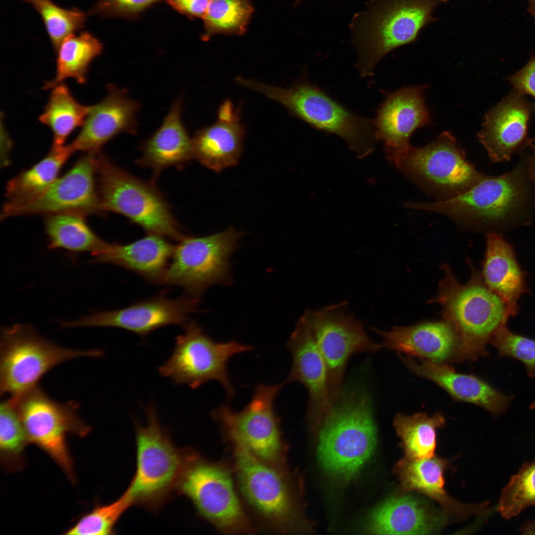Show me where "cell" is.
<instances>
[{"mask_svg":"<svg viewBox=\"0 0 535 535\" xmlns=\"http://www.w3.org/2000/svg\"><path fill=\"white\" fill-rule=\"evenodd\" d=\"M159 0H102L101 8L119 15L135 14Z\"/></svg>","mask_w":535,"mask_h":535,"instance_id":"obj_43","label":"cell"},{"mask_svg":"<svg viewBox=\"0 0 535 535\" xmlns=\"http://www.w3.org/2000/svg\"><path fill=\"white\" fill-rule=\"evenodd\" d=\"M402 172L439 200L458 196L476 185L485 174L478 171L449 132L422 147L411 146L394 163Z\"/></svg>","mask_w":535,"mask_h":535,"instance_id":"obj_14","label":"cell"},{"mask_svg":"<svg viewBox=\"0 0 535 535\" xmlns=\"http://www.w3.org/2000/svg\"><path fill=\"white\" fill-rule=\"evenodd\" d=\"M448 0H372L351 24L360 75H373L378 61L394 49L415 41L432 12Z\"/></svg>","mask_w":535,"mask_h":535,"instance_id":"obj_4","label":"cell"},{"mask_svg":"<svg viewBox=\"0 0 535 535\" xmlns=\"http://www.w3.org/2000/svg\"><path fill=\"white\" fill-rule=\"evenodd\" d=\"M97 154L86 153L42 195L25 205L1 214V218L66 212L87 215L102 212L97 186Z\"/></svg>","mask_w":535,"mask_h":535,"instance_id":"obj_17","label":"cell"},{"mask_svg":"<svg viewBox=\"0 0 535 535\" xmlns=\"http://www.w3.org/2000/svg\"><path fill=\"white\" fill-rule=\"evenodd\" d=\"M302 0H296V4H298V3H300V2H301V1H302Z\"/></svg>","mask_w":535,"mask_h":535,"instance_id":"obj_49","label":"cell"},{"mask_svg":"<svg viewBox=\"0 0 535 535\" xmlns=\"http://www.w3.org/2000/svg\"><path fill=\"white\" fill-rule=\"evenodd\" d=\"M132 503L124 492L114 502L97 505L64 533L68 535H107L114 534V527L122 514Z\"/></svg>","mask_w":535,"mask_h":535,"instance_id":"obj_39","label":"cell"},{"mask_svg":"<svg viewBox=\"0 0 535 535\" xmlns=\"http://www.w3.org/2000/svg\"><path fill=\"white\" fill-rule=\"evenodd\" d=\"M528 11L530 14L535 17V0H528Z\"/></svg>","mask_w":535,"mask_h":535,"instance_id":"obj_46","label":"cell"},{"mask_svg":"<svg viewBox=\"0 0 535 535\" xmlns=\"http://www.w3.org/2000/svg\"><path fill=\"white\" fill-rule=\"evenodd\" d=\"M530 408H531V409H532V410H535V402H534V403H532V404H531V405H530Z\"/></svg>","mask_w":535,"mask_h":535,"instance_id":"obj_48","label":"cell"},{"mask_svg":"<svg viewBox=\"0 0 535 535\" xmlns=\"http://www.w3.org/2000/svg\"><path fill=\"white\" fill-rule=\"evenodd\" d=\"M533 153L525 159L527 172L530 179L535 183V146L532 147Z\"/></svg>","mask_w":535,"mask_h":535,"instance_id":"obj_45","label":"cell"},{"mask_svg":"<svg viewBox=\"0 0 535 535\" xmlns=\"http://www.w3.org/2000/svg\"><path fill=\"white\" fill-rule=\"evenodd\" d=\"M184 332L176 338L170 357L159 368L163 376L175 384L196 388L211 381H218L232 399L235 391L227 371L233 356L252 349L236 341L216 342L208 336L196 323L183 326Z\"/></svg>","mask_w":535,"mask_h":535,"instance_id":"obj_13","label":"cell"},{"mask_svg":"<svg viewBox=\"0 0 535 535\" xmlns=\"http://www.w3.org/2000/svg\"><path fill=\"white\" fill-rule=\"evenodd\" d=\"M445 422L439 413L429 416L425 413L412 415L397 414L393 420L396 433L402 440L406 456L415 459L434 456L436 429Z\"/></svg>","mask_w":535,"mask_h":535,"instance_id":"obj_35","label":"cell"},{"mask_svg":"<svg viewBox=\"0 0 535 535\" xmlns=\"http://www.w3.org/2000/svg\"><path fill=\"white\" fill-rule=\"evenodd\" d=\"M242 235L229 228L204 237L185 236L175 246L160 284L181 287L198 301L211 285L229 283V258Z\"/></svg>","mask_w":535,"mask_h":535,"instance_id":"obj_10","label":"cell"},{"mask_svg":"<svg viewBox=\"0 0 535 535\" xmlns=\"http://www.w3.org/2000/svg\"><path fill=\"white\" fill-rule=\"evenodd\" d=\"M281 386L259 384L243 409L236 412L224 404L214 409L211 416L221 428L236 432L257 457L284 473L279 419L274 408Z\"/></svg>","mask_w":535,"mask_h":535,"instance_id":"obj_16","label":"cell"},{"mask_svg":"<svg viewBox=\"0 0 535 535\" xmlns=\"http://www.w3.org/2000/svg\"><path fill=\"white\" fill-rule=\"evenodd\" d=\"M316 431L322 467L341 479L352 478L370 458L376 445L370 397L364 392L343 391Z\"/></svg>","mask_w":535,"mask_h":535,"instance_id":"obj_3","label":"cell"},{"mask_svg":"<svg viewBox=\"0 0 535 535\" xmlns=\"http://www.w3.org/2000/svg\"><path fill=\"white\" fill-rule=\"evenodd\" d=\"M236 83L280 104L314 127L338 136L358 157L374 149V120L349 110L313 84L304 82L285 88L239 76Z\"/></svg>","mask_w":535,"mask_h":535,"instance_id":"obj_6","label":"cell"},{"mask_svg":"<svg viewBox=\"0 0 535 535\" xmlns=\"http://www.w3.org/2000/svg\"><path fill=\"white\" fill-rule=\"evenodd\" d=\"M470 263L471 275L464 284L458 282L448 265H443L444 276L430 301L440 306L443 321L458 337L459 361L487 355V344L510 316L502 300L486 286Z\"/></svg>","mask_w":535,"mask_h":535,"instance_id":"obj_2","label":"cell"},{"mask_svg":"<svg viewBox=\"0 0 535 535\" xmlns=\"http://www.w3.org/2000/svg\"><path fill=\"white\" fill-rule=\"evenodd\" d=\"M89 106L80 104L64 83L53 88L40 121L49 127L53 134V146L61 147L70 134L82 126Z\"/></svg>","mask_w":535,"mask_h":535,"instance_id":"obj_34","label":"cell"},{"mask_svg":"<svg viewBox=\"0 0 535 535\" xmlns=\"http://www.w3.org/2000/svg\"><path fill=\"white\" fill-rule=\"evenodd\" d=\"M514 90L535 98V55L519 71L508 78Z\"/></svg>","mask_w":535,"mask_h":535,"instance_id":"obj_42","label":"cell"},{"mask_svg":"<svg viewBox=\"0 0 535 535\" xmlns=\"http://www.w3.org/2000/svg\"><path fill=\"white\" fill-rule=\"evenodd\" d=\"M522 531L526 532V533L527 532L535 531V521L526 524L525 527L523 528Z\"/></svg>","mask_w":535,"mask_h":535,"instance_id":"obj_47","label":"cell"},{"mask_svg":"<svg viewBox=\"0 0 535 535\" xmlns=\"http://www.w3.org/2000/svg\"><path fill=\"white\" fill-rule=\"evenodd\" d=\"M97 186L102 211L121 214L146 230L180 241L186 236L167 203L153 186L96 156Z\"/></svg>","mask_w":535,"mask_h":535,"instance_id":"obj_7","label":"cell"},{"mask_svg":"<svg viewBox=\"0 0 535 535\" xmlns=\"http://www.w3.org/2000/svg\"><path fill=\"white\" fill-rule=\"evenodd\" d=\"M490 343L500 356L513 358L525 366L529 376L535 377V340L515 334L504 325L494 334Z\"/></svg>","mask_w":535,"mask_h":535,"instance_id":"obj_41","label":"cell"},{"mask_svg":"<svg viewBox=\"0 0 535 535\" xmlns=\"http://www.w3.org/2000/svg\"><path fill=\"white\" fill-rule=\"evenodd\" d=\"M445 460L434 456L415 459L405 456L395 467V472L405 491L417 490L439 502L448 512L456 514L474 513L481 508L468 506L451 498L444 489Z\"/></svg>","mask_w":535,"mask_h":535,"instance_id":"obj_30","label":"cell"},{"mask_svg":"<svg viewBox=\"0 0 535 535\" xmlns=\"http://www.w3.org/2000/svg\"><path fill=\"white\" fill-rule=\"evenodd\" d=\"M525 159L511 171L486 175L467 191L428 203H408L409 209L434 212L461 223L482 227L508 226L530 222L535 195Z\"/></svg>","mask_w":535,"mask_h":535,"instance_id":"obj_1","label":"cell"},{"mask_svg":"<svg viewBox=\"0 0 535 535\" xmlns=\"http://www.w3.org/2000/svg\"><path fill=\"white\" fill-rule=\"evenodd\" d=\"M146 414V424L136 425V470L125 493L132 504L156 510L177 492L198 453L172 443L152 405L147 407Z\"/></svg>","mask_w":535,"mask_h":535,"instance_id":"obj_5","label":"cell"},{"mask_svg":"<svg viewBox=\"0 0 535 535\" xmlns=\"http://www.w3.org/2000/svg\"><path fill=\"white\" fill-rule=\"evenodd\" d=\"M535 505V460L524 464L503 487L497 511L505 519Z\"/></svg>","mask_w":535,"mask_h":535,"instance_id":"obj_38","label":"cell"},{"mask_svg":"<svg viewBox=\"0 0 535 535\" xmlns=\"http://www.w3.org/2000/svg\"><path fill=\"white\" fill-rule=\"evenodd\" d=\"M87 215L75 212L46 215L45 231L51 249H63L72 253L89 252L95 256L108 243L100 238L88 224Z\"/></svg>","mask_w":535,"mask_h":535,"instance_id":"obj_32","label":"cell"},{"mask_svg":"<svg viewBox=\"0 0 535 535\" xmlns=\"http://www.w3.org/2000/svg\"><path fill=\"white\" fill-rule=\"evenodd\" d=\"M253 12L251 0H211L203 18L202 39L206 41L219 34L243 35Z\"/></svg>","mask_w":535,"mask_h":535,"instance_id":"obj_36","label":"cell"},{"mask_svg":"<svg viewBox=\"0 0 535 535\" xmlns=\"http://www.w3.org/2000/svg\"><path fill=\"white\" fill-rule=\"evenodd\" d=\"M107 94L98 103L89 106L82 128L69 144L74 152H100L102 147L119 133H135L136 115L139 104L127 92L112 84L107 87Z\"/></svg>","mask_w":535,"mask_h":535,"instance_id":"obj_22","label":"cell"},{"mask_svg":"<svg viewBox=\"0 0 535 535\" xmlns=\"http://www.w3.org/2000/svg\"><path fill=\"white\" fill-rule=\"evenodd\" d=\"M222 430L231 443L238 484L246 501L277 530H294L296 511L283 473L257 457L236 432Z\"/></svg>","mask_w":535,"mask_h":535,"instance_id":"obj_12","label":"cell"},{"mask_svg":"<svg viewBox=\"0 0 535 535\" xmlns=\"http://www.w3.org/2000/svg\"><path fill=\"white\" fill-rule=\"evenodd\" d=\"M346 306L343 302L317 310H308L299 319L324 361L331 405L343 392L344 374L350 357L358 353H375L382 348L367 335L363 325L347 313Z\"/></svg>","mask_w":535,"mask_h":535,"instance_id":"obj_11","label":"cell"},{"mask_svg":"<svg viewBox=\"0 0 535 535\" xmlns=\"http://www.w3.org/2000/svg\"><path fill=\"white\" fill-rule=\"evenodd\" d=\"M177 492L191 500L200 514L221 531L230 534L254 531L228 471L199 454L187 468Z\"/></svg>","mask_w":535,"mask_h":535,"instance_id":"obj_15","label":"cell"},{"mask_svg":"<svg viewBox=\"0 0 535 535\" xmlns=\"http://www.w3.org/2000/svg\"><path fill=\"white\" fill-rule=\"evenodd\" d=\"M102 50V43L89 33L67 37L56 51L55 77L45 83L44 89L52 88L67 78H72L80 84L86 83L90 65Z\"/></svg>","mask_w":535,"mask_h":535,"instance_id":"obj_33","label":"cell"},{"mask_svg":"<svg viewBox=\"0 0 535 535\" xmlns=\"http://www.w3.org/2000/svg\"><path fill=\"white\" fill-rule=\"evenodd\" d=\"M373 330L382 338V348L435 363L457 360L458 337L444 321L395 326L388 331L375 328Z\"/></svg>","mask_w":535,"mask_h":535,"instance_id":"obj_24","label":"cell"},{"mask_svg":"<svg viewBox=\"0 0 535 535\" xmlns=\"http://www.w3.org/2000/svg\"><path fill=\"white\" fill-rule=\"evenodd\" d=\"M482 276L486 286L504 302L511 315L525 290L523 273L511 246L499 234L486 235V249Z\"/></svg>","mask_w":535,"mask_h":535,"instance_id":"obj_28","label":"cell"},{"mask_svg":"<svg viewBox=\"0 0 535 535\" xmlns=\"http://www.w3.org/2000/svg\"><path fill=\"white\" fill-rule=\"evenodd\" d=\"M74 153L70 146H52L48 154L29 169L8 181L6 202L1 214L25 205L42 195L58 177L62 167Z\"/></svg>","mask_w":535,"mask_h":535,"instance_id":"obj_31","label":"cell"},{"mask_svg":"<svg viewBox=\"0 0 535 535\" xmlns=\"http://www.w3.org/2000/svg\"><path fill=\"white\" fill-rule=\"evenodd\" d=\"M164 237L149 233L130 244L109 243L103 252L94 256L92 263L118 266L139 274L150 282L160 284L176 246Z\"/></svg>","mask_w":535,"mask_h":535,"instance_id":"obj_26","label":"cell"},{"mask_svg":"<svg viewBox=\"0 0 535 535\" xmlns=\"http://www.w3.org/2000/svg\"><path fill=\"white\" fill-rule=\"evenodd\" d=\"M442 520L419 500L400 496L389 499L374 511L369 530L376 534H429L436 531Z\"/></svg>","mask_w":535,"mask_h":535,"instance_id":"obj_29","label":"cell"},{"mask_svg":"<svg viewBox=\"0 0 535 535\" xmlns=\"http://www.w3.org/2000/svg\"><path fill=\"white\" fill-rule=\"evenodd\" d=\"M22 424L29 443L46 452L75 482L73 460L67 434L84 437L91 427L77 415L75 404H61L48 397L38 386L9 399Z\"/></svg>","mask_w":535,"mask_h":535,"instance_id":"obj_9","label":"cell"},{"mask_svg":"<svg viewBox=\"0 0 535 535\" xmlns=\"http://www.w3.org/2000/svg\"><path fill=\"white\" fill-rule=\"evenodd\" d=\"M102 355L98 349L78 350L55 345L28 324L5 327L0 343V394L15 396L31 389L48 371L64 362Z\"/></svg>","mask_w":535,"mask_h":535,"instance_id":"obj_8","label":"cell"},{"mask_svg":"<svg viewBox=\"0 0 535 535\" xmlns=\"http://www.w3.org/2000/svg\"><path fill=\"white\" fill-rule=\"evenodd\" d=\"M424 90L417 86L391 93L373 120L376 138L383 143L387 158L394 164L411 147L413 133L430 122Z\"/></svg>","mask_w":535,"mask_h":535,"instance_id":"obj_19","label":"cell"},{"mask_svg":"<svg viewBox=\"0 0 535 535\" xmlns=\"http://www.w3.org/2000/svg\"><path fill=\"white\" fill-rule=\"evenodd\" d=\"M182 102L177 99L161 126L144 143L142 156L137 163L159 173L172 166H179L193 158L192 139L182 121Z\"/></svg>","mask_w":535,"mask_h":535,"instance_id":"obj_27","label":"cell"},{"mask_svg":"<svg viewBox=\"0 0 535 535\" xmlns=\"http://www.w3.org/2000/svg\"><path fill=\"white\" fill-rule=\"evenodd\" d=\"M535 109V105L514 90L486 113L478 136L492 162L509 160L514 154L534 145L528 123Z\"/></svg>","mask_w":535,"mask_h":535,"instance_id":"obj_20","label":"cell"},{"mask_svg":"<svg viewBox=\"0 0 535 535\" xmlns=\"http://www.w3.org/2000/svg\"><path fill=\"white\" fill-rule=\"evenodd\" d=\"M197 301L185 294L176 298L158 295L122 309L100 312L61 323L63 328L110 326L144 337L168 325L183 326L196 309Z\"/></svg>","mask_w":535,"mask_h":535,"instance_id":"obj_18","label":"cell"},{"mask_svg":"<svg viewBox=\"0 0 535 535\" xmlns=\"http://www.w3.org/2000/svg\"><path fill=\"white\" fill-rule=\"evenodd\" d=\"M211 0H166L178 12L190 17L203 18Z\"/></svg>","mask_w":535,"mask_h":535,"instance_id":"obj_44","label":"cell"},{"mask_svg":"<svg viewBox=\"0 0 535 535\" xmlns=\"http://www.w3.org/2000/svg\"><path fill=\"white\" fill-rule=\"evenodd\" d=\"M29 443L18 415L9 399L0 406V457L8 472L20 471L25 465L24 451Z\"/></svg>","mask_w":535,"mask_h":535,"instance_id":"obj_37","label":"cell"},{"mask_svg":"<svg viewBox=\"0 0 535 535\" xmlns=\"http://www.w3.org/2000/svg\"><path fill=\"white\" fill-rule=\"evenodd\" d=\"M400 357L408 369L438 385L455 400L480 406L494 416L503 414L512 400L481 378L457 372L446 363Z\"/></svg>","mask_w":535,"mask_h":535,"instance_id":"obj_23","label":"cell"},{"mask_svg":"<svg viewBox=\"0 0 535 535\" xmlns=\"http://www.w3.org/2000/svg\"><path fill=\"white\" fill-rule=\"evenodd\" d=\"M292 359L287 384L297 382L306 388L309 396L307 420L316 431L332 407L323 358L313 337L299 320L288 342Z\"/></svg>","mask_w":535,"mask_h":535,"instance_id":"obj_21","label":"cell"},{"mask_svg":"<svg viewBox=\"0 0 535 535\" xmlns=\"http://www.w3.org/2000/svg\"><path fill=\"white\" fill-rule=\"evenodd\" d=\"M238 109L226 100L212 125L198 130L192 138L193 158L216 172L235 165L242 150L244 128Z\"/></svg>","mask_w":535,"mask_h":535,"instance_id":"obj_25","label":"cell"},{"mask_svg":"<svg viewBox=\"0 0 535 535\" xmlns=\"http://www.w3.org/2000/svg\"><path fill=\"white\" fill-rule=\"evenodd\" d=\"M41 15L56 51L61 42L84 22V14L76 9L60 7L51 0H26Z\"/></svg>","mask_w":535,"mask_h":535,"instance_id":"obj_40","label":"cell"}]
</instances>
